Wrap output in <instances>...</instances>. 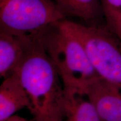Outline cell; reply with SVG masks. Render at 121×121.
<instances>
[{"label":"cell","mask_w":121,"mask_h":121,"mask_svg":"<svg viewBox=\"0 0 121 121\" xmlns=\"http://www.w3.org/2000/svg\"><path fill=\"white\" fill-rule=\"evenodd\" d=\"M30 107V100L17 74L4 79L0 86V121L24 108L29 109Z\"/></svg>","instance_id":"7"},{"label":"cell","mask_w":121,"mask_h":121,"mask_svg":"<svg viewBox=\"0 0 121 121\" xmlns=\"http://www.w3.org/2000/svg\"><path fill=\"white\" fill-rule=\"evenodd\" d=\"M3 121H28L24 118L22 117H20L17 115H13Z\"/></svg>","instance_id":"11"},{"label":"cell","mask_w":121,"mask_h":121,"mask_svg":"<svg viewBox=\"0 0 121 121\" xmlns=\"http://www.w3.org/2000/svg\"><path fill=\"white\" fill-rule=\"evenodd\" d=\"M85 95L94 105L102 121H121V88L98 78L86 87Z\"/></svg>","instance_id":"5"},{"label":"cell","mask_w":121,"mask_h":121,"mask_svg":"<svg viewBox=\"0 0 121 121\" xmlns=\"http://www.w3.org/2000/svg\"><path fill=\"white\" fill-rule=\"evenodd\" d=\"M43 34V33H42ZM42 34L27 37L26 51L16 72L30 100L35 121L63 119V84L43 45Z\"/></svg>","instance_id":"1"},{"label":"cell","mask_w":121,"mask_h":121,"mask_svg":"<svg viewBox=\"0 0 121 121\" xmlns=\"http://www.w3.org/2000/svg\"><path fill=\"white\" fill-rule=\"evenodd\" d=\"M65 17L53 0H0V30L19 37L41 34Z\"/></svg>","instance_id":"4"},{"label":"cell","mask_w":121,"mask_h":121,"mask_svg":"<svg viewBox=\"0 0 121 121\" xmlns=\"http://www.w3.org/2000/svg\"><path fill=\"white\" fill-rule=\"evenodd\" d=\"M65 16L78 17L84 22L95 24L103 15L100 0H53Z\"/></svg>","instance_id":"9"},{"label":"cell","mask_w":121,"mask_h":121,"mask_svg":"<svg viewBox=\"0 0 121 121\" xmlns=\"http://www.w3.org/2000/svg\"><path fill=\"white\" fill-rule=\"evenodd\" d=\"M117 37L120 39V40H121V25H120V28H119V33L118 34Z\"/></svg>","instance_id":"12"},{"label":"cell","mask_w":121,"mask_h":121,"mask_svg":"<svg viewBox=\"0 0 121 121\" xmlns=\"http://www.w3.org/2000/svg\"><path fill=\"white\" fill-rule=\"evenodd\" d=\"M53 121H69L66 119L63 118V119H57V120H54Z\"/></svg>","instance_id":"13"},{"label":"cell","mask_w":121,"mask_h":121,"mask_svg":"<svg viewBox=\"0 0 121 121\" xmlns=\"http://www.w3.org/2000/svg\"><path fill=\"white\" fill-rule=\"evenodd\" d=\"M42 38L45 52L58 71L65 90L85 94L87 86L100 78L82 44L65 25L63 20L48 28L42 34Z\"/></svg>","instance_id":"2"},{"label":"cell","mask_w":121,"mask_h":121,"mask_svg":"<svg viewBox=\"0 0 121 121\" xmlns=\"http://www.w3.org/2000/svg\"><path fill=\"white\" fill-rule=\"evenodd\" d=\"M27 37L0 30V76L4 78L17 72L26 51Z\"/></svg>","instance_id":"6"},{"label":"cell","mask_w":121,"mask_h":121,"mask_svg":"<svg viewBox=\"0 0 121 121\" xmlns=\"http://www.w3.org/2000/svg\"><path fill=\"white\" fill-rule=\"evenodd\" d=\"M63 117L69 121H102L86 96L72 91L65 90Z\"/></svg>","instance_id":"8"},{"label":"cell","mask_w":121,"mask_h":121,"mask_svg":"<svg viewBox=\"0 0 121 121\" xmlns=\"http://www.w3.org/2000/svg\"><path fill=\"white\" fill-rule=\"evenodd\" d=\"M106 25L118 35L121 22V0H100Z\"/></svg>","instance_id":"10"},{"label":"cell","mask_w":121,"mask_h":121,"mask_svg":"<svg viewBox=\"0 0 121 121\" xmlns=\"http://www.w3.org/2000/svg\"><path fill=\"white\" fill-rule=\"evenodd\" d=\"M84 47L93 67L101 78L121 88V40L105 26H89L63 20Z\"/></svg>","instance_id":"3"}]
</instances>
